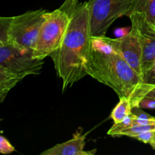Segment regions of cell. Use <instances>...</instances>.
Listing matches in <instances>:
<instances>
[{"label": "cell", "instance_id": "6da1fadb", "mask_svg": "<svg viewBox=\"0 0 155 155\" xmlns=\"http://www.w3.org/2000/svg\"><path fill=\"white\" fill-rule=\"evenodd\" d=\"M64 4L69 10L71 21L60 47L49 57L64 92L88 75L92 34L87 2L65 0Z\"/></svg>", "mask_w": 155, "mask_h": 155}, {"label": "cell", "instance_id": "7a4b0ae2", "mask_svg": "<svg viewBox=\"0 0 155 155\" xmlns=\"http://www.w3.org/2000/svg\"><path fill=\"white\" fill-rule=\"evenodd\" d=\"M86 69L88 76L109 86L119 98H129L133 108L139 107L140 101L146 96L145 83L141 76L109 42L107 36H92Z\"/></svg>", "mask_w": 155, "mask_h": 155}, {"label": "cell", "instance_id": "3957f363", "mask_svg": "<svg viewBox=\"0 0 155 155\" xmlns=\"http://www.w3.org/2000/svg\"><path fill=\"white\" fill-rule=\"evenodd\" d=\"M47 11H27L22 15L0 18V43L10 44L33 53Z\"/></svg>", "mask_w": 155, "mask_h": 155}, {"label": "cell", "instance_id": "277c9868", "mask_svg": "<svg viewBox=\"0 0 155 155\" xmlns=\"http://www.w3.org/2000/svg\"><path fill=\"white\" fill-rule=\"evenodd\" d=\"M71 21V14L64 4L45 14L33 55L45 59L60 47Z\"/></svg>", "mask_w": 155, "mask_h": 155}, {"label": "cell", "instance_id": "5b68a950", "mask_svg": "<svg viewBox=\"0 0 155 155\" xmlns=\"http://www.w3.org/2000/svg\"><path fill=\"white\" fill-rule=\"evenodd\" d=\"M91 34L93 37L106 36L109 27L118 18L129 17L136 0H89Z\"/></svg>", "mask_w": 155, "mask_h": 155}, {"label": "cell", "instance_id": "8992f818", "mask_svg": "<svg viewBox=\"0 0 155 155\" xmlns=\"http://www.w3.org/2000/svg\"><path fill=\"white\" fill-rule=\"evenodd\" d=\"M43 64V59L36 58L33 53L23 51L10 44L0 43V68L21 80L29 75L40 74Z\"/></svg>", "mask_w": 155, "mask_h": 155}, {"label": "cell", "instance_id": "52a82bcc", "mask_svg": "<svg viewBox=\"0 0 155 155\" xmlns=\"http://www.w3.org/2000/svg\"><path fill=\"white\" fill-rule=\"evenodd\" d=\"M109 42L119 51L130 67L141 76L144 81L142 69V46L137 31L132 27L131 31L126 36L111 39Z\"/></svg>", "mask_w": 155, "mask_h": 155}, {"label": "cell", "instance_id": "ba28073f", "mask_svg": "<svg viewBox=\"0 0 155 155\" xmlns=\"http://www.w3.org/2000/svg\"><path fill=\"white\" fill-rule=\"evenodd\" d=\"M132 27L137 31L142 46V69L145 75L151 70L155 61V29L142 15L132 13L129 16Z\"/></svg>", "mask_w": 155, "mask_h": 155}, {"label": "cell", "instance_id": "9c48e42d", "mask_svg": "<svg viewBox=\"0 0 155 155\" xmlns=\"http://www.w3.org/2000/svg\"><path fill=\"white\" fill-rule=\"evenodd\" d=\"M86 134L77 131L74 137L63 143H59L41 153V155H94L97 150L85 151Z\"/></svg>", "mask_w": 155, "mask_h": 155}, {"label": "cell", "instance_id": "30bf717a", "mask_svg": "<svg viewBox=\"0 0 155 155\" xmlns=\"http://www.w3.org/2000/svg\"><path fill=\"white\" fill-rule=\"evenodd\" d=\"M21 79L15 74L9 72L4 68H0V101L3 102L8 93L13 89Z\"/></svg>", "mask_w": 155, "mask_h": 155}, {"label": "cell", "instance_id": "8fae6325", "mask_svg": "<svg viewBox=\"0 0 155 155\" xmlns=\"http://www.w3.org/2000/svg\"><path fill=\"white\" fill-rule=\"evenodd\" d=\"M132 13H138L155 29V0H136Z\"/></svg>", "mask_w": 155, "mask_h": 155}, {"label": "cell", "instance_id": "7c38bea8", "mask_svg": "<svg viewBox=\"0 0 155 155\" xmlns=\"http://www.w3.org/2000/svg\"><path fill=\"white\" fill-rule=\"evenodd\" d=\"M133 106L131 101L126 97L120 98L118 104L114 107L110 114V117L114 120V124L120 123L124 118L132 113Z\"/></svg>", "mask_w": 155, "mask_h": 155}, {"label": "cell", "instance_id": "4fadbf2b", "mask_svg": "<svg viewBox=\"0 0 155 155\" xmlns=\"http://www.w3.org/2000/svg\"><path fill=\"white\" fill-rule=\"evenodd\" d=\"M155 130L154 125H136L133 124L131 127H128L127 129L121 130L118 132L115 137H120V136H127V137L133 138L136 135H139L140 133H144V132L148 131V130Z\"/></svg>", "mask_w": 155, "mask_h": 155}, {"label": "cell", "instance_id": "5bb4252c", "mask_svg": "<svg viewBox=\"0 0 155 155\" xmlns=\"http://www.w3.org/2000/svg\"><path fill=\"white\" fill-rule=\"evenodd\" d=\"M136 118V115L132 112L130 115L127 117L126 118H124L120 123H118V124H114V125L112 126L111 128L108 130L107 132V135H110L111 136H114L118 132L121 131V130H124V129H127L128 127H131L133 125V120Z\"/></svg>", "mask_w": 155, "mask_h": 155}, {"label": "cell", "instance_id": "9a60e30c", "mask_svg": "<svg viewBox=\"0 0 155 155\" xmlns=\"http://www.w3.org/2000/svg\"><path fill=\"white\" fill-rule=\"evenodd\" d=\"M133 139H137L143 142L144 144H148L153 149L155 150V130H148V131L136 135L133 137Z\"/></svg>", "mask_w": 155, "mask_h": 155}, {"label": "cell", "instance_id": "2e32d148", "mask_svg": "<svg viewBox=\"0 0 155 155\" xmlns=\"http://www.w3.org/2000/svg\"><path fill=\"white\" fill-rule=\"evenodd\" d=\"M144 83H145V88L148 94L155 86V68L150 70L145 74L144 77Z\"/></svg>", "mask_w": 155, "mask_h": 155}, {"label": "cell", "instance_id": "e0dca14e", "mask_svg": "<svg viewBox=\"0 0 155 155\" xmlns=\"http://www.w3.org/2000/svg\"><path fill=\"white\" fill-rule=\"evenodd\" d=\"M15 148L8 140L3 136H0V152L2 154H8L14 152Z\"/></svg>", "mask_w": 155, "mask_h": 155}, {"label": "cell", "instance_id": "ac0fdd59", "mask_svg": "<svg viewBox=\"0 0 155 155\" xmlns=\"http://www.w3.org/2000/svg\"><path fill=\"white\" fill-rule=\"evenodd\" d=\"M139 107L141 108L155 109V99L149 97H145L139 103Z\"/></svg>", "mask_w": 155, "mask_h": 155}, {"label": "cell", "instance_id": "d6986e66", "mask_svg": "<svg viewBox=\"0 0 155 155\" xmlns=\"http://www.w3.org/2000/svg\"><path fill=\"white\" fill-rule=\"evenodd\" d=\"M132 29V27H131ZM131 29H128V27H124V28H119L117 29L114 31V34L116 35L117 37H122V36H126V35L128 34L130 31H131Z\"/></svg>", "mask_w": 155, "mask_h": 155}, {"label": "cell", "instance_id": "ffe728a7", "mask_svg": "<svg viewBox=\"0 0 155 155\" xmlns=\"http://www.w3.org/2000/svg\"><path fill=\"white\" fill-rule=\"evenodd\" d=\"M145 97H149V98H152L155 99V86L149 92H148V94H147Z\"/></svg>", "mask_w": 155, "mask_h": 155}, {"label": "cell", "instance_id": "44dd1931", "mask_svg": "<svg viewBox=\"0 0 155 155\" xmlns=\"http://www.w3.org/2000/svg\"><path fill=\"white\" fill-rule=\"evenodd\" d=\"M155 68V61H154V65H153V68ZM152 68H151V69H152Z\"/></svg>", "mask_w": 155, "mask_h": 155}]
</instances>
